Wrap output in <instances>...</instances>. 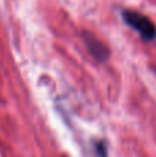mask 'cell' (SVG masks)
Instances as JSON below:
<instances>
[{
	"mask_svg": "<svg viewBox=\"0 0 156 157\" xmlns=\"http://www.w3.org/2000/svg\"><path fill=\"white\" fill-rule=\"evenodd\" d=\"M122 18H123L124 24L129 28L134 29L144 41L151 43V41L156 40V26L151 21V18H148L145 14L135 10H123Z\"/></svg>",
	"mask_w": 156,
	"mask_h": 157,
	"instance_id": "6da1fadb",
	"label": "cell"
},
{
	"mask_svg": "<svg viewBox=\"0 0 156 157\" xmlns=\"http://www.w3.org/2000/svg\"><path fill=\"white\" fill-rule=\"evenodd\" d=\"M82 37H83V41H84L86 47H87L88 52L93 55L94 59H97L98 62H105V61L109 59L111 50L108 48L98 37H96V36L90 32H83Z\"/></svg>",
	"mask_w": 156,
	"mask_h": 157,
	"instance_id": "7a4b0ae2",
	"label": "cell"
},
{
	"mask_svg": "<svg viewBox=\"0 0 156 157\" xmlns=\"http://www.w3.org/2000/svg\"><path fill=\"white\" fill-rule=\"evenodd\" d=\"M94 149H96V153H97L98 157H107L108 156V146L104 141L97 142L96 146H94Z\"/></svg>",
	"mask_w": 156,
	"mask_h": 157,
	"instance_id": "3957f363",
	"label": "cell"
},
{
	"mask_svg": "<svg viewBox=\"0 0 156 157\" xmlns=\"http://www.w3.org/2000/svg\"><path fill=\"white\" fill-rule=\"evenodd\" d=\"M155 73H156V69H155Z\"/></svg>",
	"mask_w": 156,
	"mask_h": 157,
	"instance_id": "277c9868",
	"label": "cell"
}]
</instances>
